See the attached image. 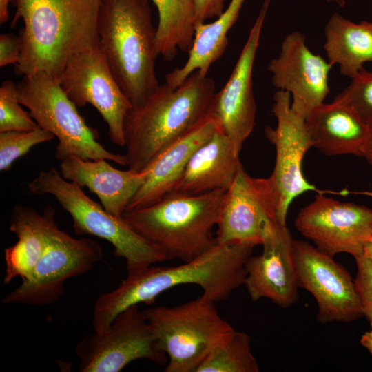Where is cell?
Masks as SVG:
<instances>
[{
  "instance_id": "1",
  "label": "cell",
  "mask_w": 372,
  "mask_h": 372,
  "mask_svg": "<svg viewBox=\"0 0 372 372\" xmlns=\"http://www.w3.org/2000/svg\"><path fill=\"white\" fill-rule=\"evenodd\" d=\"M255 246L253 243H217L182 265H152L127 275L116 288L100 295L96 300L92 322L94 331H105L126 308L140 303L150 305L158 295L181 285H198L203 289V295L214 302L228 299L244 284L245 263Z\"/></svg>"
},
{
  "instance_id": "2",
  "label": "cell",
  "mask_w": 372,
  "mask_h": 372,
  "mask_svg": "<svg viewBox=\"0 0 372 372\" xmlns=\"http://www.w3.org/2000/svg\"><path fill=\"white\" fill-rule=\"evenodd\" d=\"M14 27L21 19L17 75L45 72L59 80L69 60L99 45L101 0H11Z\"/></svg>"
},
{
  "instance_id": "3",
  "label": "cell",
  "mask_w": 372,
  "mask_h": 372,
  "mask_svg": "<svg viewBox=\"0 0 372 372\" xmlns=\"http://www.w3.org/2000/svg\"><path fill=\"white\" fill-rule=\"evenodd\" d=\"M215 94L214 80L196 70L178 87L160 85L143 103L132 106L123 123L128 168L143 172L164 150L205 121Z\"/></svg>"
},
{
  "instance_id": "4",
  "label": "cell",
  "mask_w": 372,
  "mask_h": 372,
  "mask_svg": "<svg viewBox=\"0 0 372 372\" xmlns=\"http://www.w3.org/2000/svg\"><path fill=\"white\" fill-rule=\"evenodd\" d=\"M97 30L114 79L132 106L141 105L160 85L149 0H101Z\"/></svg>"
},
{
  "instance_id": "5",
  "label": "cell",
  "mask_w": 372,
  "mask_h": 372,
  "mask_svg": "<svg viewBox=\"0 0 372 372\" xmlns=\"http://www.w3.org/2000/svg\"><path fill=\"white\" fill-rule=\"evenodd\" d=\"M225 191L189 195L174 192L149 206L125 211L122 218L163 249L168 260L189 262L217 244L216 226Z\"/></svg>"
},
{
  "instance_id": "6",
  "label": "cell",
  "mask_w": 372,
  "mask_h": 372,
  "mask_svg": "<svg viewBox=\"0 0 372 372\" xmlns=\"http://www.w3.org/2000/svg\"><path fill=\"white\" fill-rule=\"evenodd\" d=\"M28 187L34 195L52 196L70 215L76 234L92 235L108 241L114 256L125 260L127 275L168 260L163 249L138 234L122 217L107 211L81 187L63 178L55 167L41 171Z\"/></svg>"
},
{
  "instance_id": "7",
  "label": "cell",
  "mask_w": 372,
  "mask_h": 372,
  "mask_svg": "<svg viewBox=\"0 0 372 372\" xmlns=\"http://www.w3.org/2000/svg\"><path fill=\"white\" fill-rule=\"evenodd\" d=\"M215 302L202 294L177 306L144 311L167 357L165 372H196L212 349L235 330L220 316Z\"/></svg>"
},
{
  "instance_id": "8",
  "label": "cell",
  "mask_w": 372,
  "mask_h": 372,
  "mask_svg": "<svg viewBox=\"0 0 372 372\" xmlns=\"http://www.w3.org/2000/svg\"><path fill=\"white\" fill-rule=\"evenodd\" d=\"M17 86L20 104L29 110L41 128L58 138L57 160L75 156L86 160L104 158L127 166L125 155L108 151L98 141L97 131L87 125L59 80L41 71L23 76Z\"/></svg>"
},
{
  "instance_id": "9",
  "label": "cell",
  "mask_w": 372,
  "mask_h": 372,
  "mask_svg": "<svg viewBox=\"0 0 372 372\" xmlns=\"http://www.w3.org/2000/svg\"><path fill=\"white\" fill-rule=\"evenodd\" d=\"M103 256L97 242L90 238H75L55 224L30 275L5 295L1 303L34 307L54 304L63 295L68 278L88 272Z\"/></svg>"
},
{
  "instance_id": "10",
  "label": "cell",
  "mask_w": 372,
  "mask_h": 372,
  "mask_svg": "<svg viewBox=\"0 0 372 372\" xmlns=\"http://www.w3.org/2000/svg\"><path fill=\"white\" fill-rule=\"evenodd\" d=\"M138 304L120 312L104 331L85 335L76 344L75 354L81 372H119L136 360L158 365L167 362L144 311Z\"/></svg>"
},
{
  "instance_id": "11",
  "label": "cell",
  "mask_w": 372,
  "mask_h": 372,
  "mask_svg": "<svg viewBox=\"0 0 372 372\" xmlns=\"http://www.w3.org/2000/svg\"><path fill=\"white\" fill-rule=\"evenodd\" d=\"M272 112L277 120L275 128H265L266 138L276 149L275 165L269 177L276 198V221L287 226V215L293 200L300 195L316 191L304 177L302 161L312 143L307 130L305 118L291 105V95L283 90L273 96Z\"/></svg>"
},
{
  "instance_id": "12",
  "label": "cell",
  "mask_w": 372,
  "mask_h": 372,
  "mask_svg": "<svg viewBox=\"0 0 372 372\" xmlns=\"http://www.w3.org/2000/svg\"><path fill=\"white\" fill-rule=\"evenodd\" d=\"M295 227L321 251L332 257L344 253L355 258L364 254L372 240V208L319 192L299 211Z\"/></svg>"
},
{
  "instance_id": "13",
  "label": "cell",
  "mask_w": 372,
  "mask_h": 372,
  "mask_svg": "<svg viewBox=\"0 0 372 372\" xmlns=\"http://www.w3.org/2000/svg\"><path fill=\"white\" fill-rule=\"evenodd\" d=\"M76 106L92 105L107 125L111 141L124 146L123 123L132 107L107 63L99 45L73 56L59 79Z\"/></svg>"
},
{
  "instance_id": "14",
  "label": "cell",
  "mask_w": 372,
  "mask_h": 372,
  "mask_svg": "<svg viewBox=\"0 0 372 372\" xmlns=\"http://www.w3.org/2000/svg\"><path fill=\"white\" fill-rule=\"evenodd\" d=\"M276 223V198L269 178L251 177L241 164L220 205L217 243L262 245Z\"/></svg>"
},
{
  "instance_id": "15",
  "label": "cell",
  "mask_w": 372,
  "mask_h": 372,
  "mask_svg": "<svg viewBox=\"0 0 372 372\" xmlns=\"http://www.w3.org/2000/svg\"><path fill=\"white\" fill-rule=\"evenodd\" d=\"M293 248L298 286L315 298L319 322H349L363 316L354 280L346 269L307 242L293 240Z\"/></svg>"
},
{
  "instance_id": "16",
  "label": "cell",
  "mask_w": 372,
  "mask_h": 372,
  "mask_svg": "<svg viewBox=\"0 0 372 372\" xmlns=\"http://www.w3.org/2000/svg\"><path fill=\"white\" fill-rule=\"evenodd\" d=\"M271 0H264L230 77L213 99L209 115L238 152L255 125L256 104L253 68L264 21Z\"/></svg>"
},
{
  "instance_id": "17",
  "label": "cell",
  "mask_w": 372,
  "mask_h": 372,
  "mask_svg": "<svg viewBox=\"0 0 372 372\" xmlns=\"http://www.w3.org/2000/svg\"><path fill=\"white\" fill-rule=\"evenodd\" d=\"M332 66L308 48L302 33L295 31L285 37L278 56L269 61L268 70L273 87L288 92L292 109L305 118L329 93Z\"/></svg>"
},
{
  "instance_id": "18",
  "label": "cell",
  "mask_w": 372,
  "mask_h": 372,
  "mask_svg": "<svg viewBox=\"0 0 372 372\" xmlns=\"http://www.w3.org/2000/svg\"><path fill=\"white\" fill-rule=\"evenodd\" d=\"M293 242L287 227L276 223L262 241V252L248 258L243 285L253 301L267 298L282 308L297 301Z\"/></svg>"
},
{
  "instance_id": "19",
  "label": "cell",
  "mask_w": 372,
  "mask_h": 372,
  "mask_svg": "<svg viewBox=\"0 0 372 372\" xmlns=\"http://www.w3.org/2000/svg\"><path fill=\"white\" fill-rule=\"evenodd\" d=\"M218 127L210 115L164 150L143 172L144 183L125 209L145 207L174 192L195 151L209 140Z\"/></svg>"
},
{
  "instance_id": "20",
  "label": "cell",
  "mask_w": 372,
  "mask_h": 372,
  "mask_svg": "<svg viewBox=\"0 0 372 372\" xmlns=\"http://www.w3.org/2000/svg\"><path fill=\"white\" fill-rule=\"evenodd\" d=\"M106 159L86 160L72 156L61 161L63 178L86 187L110 214L121 217L129 202L144 183L146 172L120 170Z\"/></svg>"
},
{
  "instance_id": "21",
  "label": "cell",
  "mask_w": 372,
  "mask_h": 372,
  "mask_svg": "<svg viewBox=\"0 0 372 372\" xmlns=\"http://www.w3.org/2000/svg\"><path fill=\"white\" fill-rule=\"evenodd\" d=\"M305 124L313 147L327 156H362L371 131L351 107L335 100L314 107Z\"/></svg>"
},
{
  "instance_id": "22",
  "label": "cell",
  "mask_w": 372,
  "mask_h": 372,
  "mask_svg": "<svg viewBox=\"0 0 372 372\" xmlns=\"http://www.w3.org/2000/svg\"><path fill=\"white\" fill-rule=\"evenodd\" d=\"M229 138L218 127L190 158L175 192L189 195L227 191L241 165Z\"/></svg>"
},
{
  "instance_id": "23",
  "label": "cell",
  "mask_w": 372,
  "mask_h": 372,
  "mask_svg": "<svg viewBox=\"0 0 372 372\" xmlns=\"http://www.w3.org/2000/svg\"><path fill=\"white\" fill-rule=\"evenodd\" d=\"M55 210L47 206L43 214L33 208L17 204L10 218L9 230L17 238V242L4 250L5 285L14 278L25 280L43 254L49 234L53 226Z\"/></svg>"
},
{
  "instance_id": "24",
  "label": "cell",
  "mask_w": 372,
  "mask_h": 372,
  "mask_svg": "<svg viewBox=\"0 0 372 372\" xmlns=\"http://www.w3.org/2000/svg\"><path fill=\"white\" fill-rule=\"evenodd\" d=\"M324 50L328 62L338 65L342 75L353 79L372 63V23H354L333 13L324 26Z\"/></svg>"
},
{
  "instance_id": "25",
  "label": "cell",
  "mask_w": 372,
  "mask_h": 372,
  "mask_svg": "<svg viewBox=\"0 0 372 372\" xmlns=\"http://www.w3.org/2000/svg\"><path fill=\"white\" fill-rule=\"evenodd\" d=\"M245 0H231L217 19L210 23L196 25L192 48L188 59L180 68H176L166 76V83L175 88L180 85L194 72L207 75L212 63L224 54L228 45L227 32L237 21Z\"/></svg>"
},
{
  "instance_id": "26",
  "label": "cell",
  "mask_w": 372,
  "mask_h": 372,
  "mask_svg": "<svg viewBox=\"0 0 372 372\" xmlns=\"http://www.w3.org/2000/svg\"><path fill=\"white\" fill-rule=\"evenodd\" d=\"M158 13L156 54L172 61L178 50L189 53L194 39L196 8L194 0H152Z\"/></svg>"
},
{
  "instance_id": "27",
  "label": "cell",
  "mask_w": 372,
  "mask_h": 372,
  "mask_svg": "<svg viewBox=\"0 0 372 372\" xmlns=\"http://www.w3.org/2000/svg\"><path fill=\"white\" fill-rule=\"evenodd\" d=\"M253 354L251 337L234 330L218 343L198 368L196 372H258Z\"/></svg>"
},
{
  "instance_id": "28",
  "label": "cell",
  "mask_w": 372,
  "mask_h": 372,
  "mask_svg": "<svg viewBox=\"0 0 372 372\" xmlns=\"http://www.w3.org/2000/svg\"><path fill=\"white\" fill-rule=\"evenodd\" d=\"M54 138L50 132L39 127L29 131L0 132V171L9 170L12 164L34 145Z\"/></svg>"
},
{
  "instance_id": "29",
  "label": "cell",
  "mask_w": 372,
  "mask_h": 372,
  "mask_svg": "<svg viewBox=\"0 0 372 372\" xmlns=\"http://www.w3.org/2000/svg\"><path fill=\"white\" fill-rule=\"evenodd\" d=\"M39 126L30 114L24 110L17 99V86L6 80L0 87V132L29 131Z\"/></svg>"
},
{
  "instance_id": "30",
  "label": "cell",
  "mask_w": 372,
  "mask_h": 372,
  "mask_svg": "<svg viewBox=\"0 0 372 372\" xmlns=\"http://www.w3.org/2000/svg\"><path fill=\"white\" fill-rule=\"evenodd\" d=\"M351 107L372 129V72L363 68L335 98Z\"/></svg>"
},
{
  "instance_id": "31",
  "label": "cell",
  "mask_w": 372,
  "mask_h": 372,
  "mask_svg": "<svg viewBox=\"0 0 372 372\" xmlns=\"http://www.w3.org/2000/svg\"><path fill=\"white\" fill-rule=\"evenodd\" d=\"M357 271L354 279L363 316L372 328V259L362 255L355 258Z\"/></svg>"
},
{
  "instance_id": "32",
  "label": "cell",
  "mask_w": 372,
  "mask_h": 372,
  "mask_svg": "<svg viewBox=\"0 0 372 372\" xmlns=\"http://www.w3.org/2000/svg\"><path fill=\"white\" fill-rule=\"evenodd\" d=\"M21 40L10 33L0 35V66L10 64L16 65L20 60L21 54Z\"/></svg>"
},
{
  "instance_id": "33",
  "label": "cell",
  "mask_w": 372,
  "mask_h": 372,
  "mask_svg": "<svg viewBox=\"0 0 372 372\" xmlns=\"http://www.w3.org/2000/svg\"><path fill=\"white\" fill-rule=\"evenodd\" d=\"M226 1L194 0L196 8V25L205 23L207 19L219 17L225 9Z\"/></svg>"
},
{
  "instance_id": "34",
  "label": "cell",
  "mask_w": 372,
  "mask_h": 372,
  "mask_svg": "<svg viewBox=\"0 0 372 372\" xmlns=\"http://www.w3.org/2000/svg\"><path fill=\"white\" fill-rule=\"evenodd\" d=\"M360 344L372 355V328L361 336Z\"/></svg>"
},
{
  "instance_id": "35",
  "label": "cell",
  "mask_w": 372,
  "mask_h": 372,
  "mask_svg": "<svg viewBox=\"0 0 372 372\" xmlns=\"http://www.w3.org/2000/svg\"><path fill=\"white\" fill-rule=\"evenodd\" d=\"M11 0H0V23L6 22L9 18L8 4Z\"/></svg>"
},
{
  "instance_id": "36",
  "label": "cell",
  "mask_w": 372,
  "mask_h": 372,
  "mask_svg": "<svg viewBox=\"0 0 372 372\" xmlns=\"http://www.w3.org/2000/svg\"><path fill=\"white\" fill-rule=\"evenodd\" d=\"M362 157L372 166V129L367 143L364 148Z\"/></svg>"
},
{
  "instance_id": "37",
  "label": "cell",
  "mask_w": 372,
  "mask_h": 372,
  "mask_svg": "<svg viewBox=\"0 0 372 372\" xmlns=\"http://www.w3.org/2000/svg\"><path fill=\"white\" fill-rule=\"evenodd\" d=\"M328 2H333L338 4L340 7L344 6L346 3L345 0H327Z\"/></svg>"
},
{
  "instance_id": "38",
  "label": "cell",
  "mask_w": 372,
  "mask_h": 372,
  "mask_svg": "<svg viewBox=\"0 0 372 372\" xmlns=\"http://www.w3.org/2000/svg\"><path fill=\"white\" fill-rule=\"evenodd\" d=\"M366 246L369 247L372 250V240H371V242L369 243Z\"/></svg>"
}]
</instances>
